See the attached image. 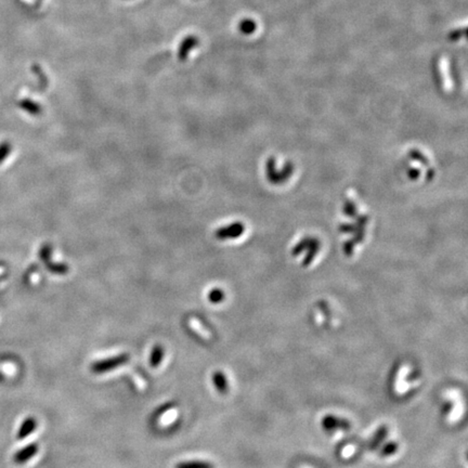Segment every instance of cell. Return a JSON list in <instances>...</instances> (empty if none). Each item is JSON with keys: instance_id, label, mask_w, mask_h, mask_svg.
Returning <instances> with one entry per match:
<instances>
[{"instance_id": "1", "label": "cell", "mask_w": 468, "mask_h": 468, "mask_svg": "<svg viewBox=\"0 0 468 468\" xmlns=\"http://www.w3.org/2000/svg\"><path fill=\"white\" fill-rule=\"evenodd\" d=\"M128 360H129V355H128V353H122L113 358H107V359L94 362L90 366V370L95 374H103L124 365L128 362Z\"/></svg>"}, {"instance_id": "2", "label": "cell", "mask_w": 468, "mask_h": 468, "mask_svg": "<svg viewBox=\"0 0 468 468\" xmlns=\"http://www.w3.org/2000/svg\"><path fill=\"white\" fill-rule=\"evenodd\" d=\"M199 43L198 38L195 35H189L187 37L183 39L179 46L178 49V58L180 61H186L187 58L189 57L190 52L195 49Z\"/></svg>"}, {"instance_id": "3", "label": "cell", "mask_w": 468, "mask_h": 468, "mask_svg": "<svg viewBox=\"0 0 468 468\" xmlns=\"http://www.w3.org/2000/svg\"><path fill=\"white\" fill-rule=\"evenodd\" d=\"M38 449H39L38 444H36V443H32V444L24 447L23 449L20 450V451H17L13 455L14 463L21 465V464L29 462L32 457H34L36 454L38 453Z\"/></svg>"}, {"instance_id": "4", "label": "cell", "mask_w": 468, "mask_h": 468, "mask_svg": "<svg viewBox=\"0 0 468 468\" xmlns=\"http://www.w3.org/2000/svg\"><path fill=\"white\" fill-rule=\"evenodd\" d=\"M243 230H244V228L241 224H233L228 227L218 229L215 235L218 240H229V238H233V237H237L238 235H241Z\"/></svg>"}, {"instance_id": "5", "label": "cell", "mask_w": 468, "mask_h": 468, "mask_svg": "<svg viewBox=\"0 0 468 468\" xmlns=\"http://www.w3.org/2000/svg\"><path fill=\"white\" fill-rule=\"evenodd\" d=\"M36 428H37V420L34 417H27L26 419H24L22 425L20 426L19 431H17V439L22 440L26 437H29L33 431L36 430Z\"/></svg>"}, {"instance_id": "6", "label": "cell", "mask_w": 468, "mask_h": 468, "mask_svg": "<svg viewBox=\"0 0 468 468\" xmlns=\"http://www.w3.org/2000/svg\"><path fill=\"white\" fill-rule=\"evenodd\" d=\"M323 426L326 428V429H347V428H349L350 427V424H349V421L346 420V419H343V418H338V417H334V416H326L324 419H323Z\"/></svg>"}, {"instance_id": "7", "label": "cell", "mask_w": 468, "mask_h": 468, "mask_svg": "<svg viewBox=\"0 0 468 468\" xmlns=\"http://www.w3.org/2000/svg\"><path fill=\"white\" fill-rule=\"evenodd\" d=\"M213 383H214V386L220 393L225 394L228 392L229 383H228L227 376L225 375L224 372H221V371L215 372L213 375Z\"/></svg>"}, {"instance_id": "8", "label": "cell", "mask_w": 468, "mask_h": 468, "mask_svg": "<svg viewBox=\"0 0 468 468\" xmlns=\"http://www.w3.org/2000/svg\"><path fill=\"white\" fill-rule=\"evenodd\" d=\"M19 106L31 115H39L42 111V107L39 103L35 102V101L30 99H23L22 101H20Z\"/></svg>"}, {"instance_id": "9", "label": "cell", "mask_w": 468, "mask_h": 468, "mask_svg": "<svg viewBox=\"0 0 468 468\" xmlns=\"http://www.w3.org/2000/svg\"><path fill=\"white\" fill-rule=\"evenodd\" d=\"M164 359V348L162 345L158 344L153 347L151 356H150V364L152 368H159Z\"/></svg>"}, {"instance_id": "10", "label": "cell", "mask_w": 468, "mask_h": 468, "mask_svg": "<svg viewBox=\"0 0 468 468\" xmlns=\"http://www.w3.org/2000/svg\"><path fill=\"white\" fill-rule=\"evenodd\" d=\"M257 30V24L252 19H244L238 23V31L244 35H251Z\"/></svg>"}, {"instance_id": "11", "label": "cell", "mask_w": 468, "mask_h": 468, "mask_svg": "<svg viewBox=\"0 0 468 468\" xmlns=\"http://www.w3.org/2000/svg\"><path fill=\"white\" fill-rule=\"evenodd\" d=\"M175 468H215V466L209 462L190 461V462L178 463Z\"/></svg>"}, {"instance_id": "12", "label": "cell", "mask_w": 468, "mask_h": 468, "mask_svg": "<svg viewBox=\"0 0 468 468\" xmlns=\"http://www.w3.org/2000/svg\"><path fill=\"white\" fill-rule=\"evenodd\" d=\"M12 152V145L10 142L4 141L0 143V164L4 163L8 158L9 155Z\"/></svg>"}, {"instance_id": "13", "label": "cell", "mask_w": 468, "mask_h": 468, "mask_svg": "<svg viewBox=\"0 0 468 468\" xmlns=\"http://www.w3.org/2000/svg\"><path fill=\"white\" fill-rule=\"evenodd\" d=\"M225 299V293L219 289V288H214L209 292L208 294V300L213 304H219Z\"/></svg>"}, {"instance_id": "14", "label": "cell", "mask_w": 468, "mask_h": 468, "mask_svg": "<svg viewBox=\"0 0 468 468\" xmlns=\"http://www.w3.org/2000/svg\"><path fill=\"white\" fill-rule=\"evenodd\" d=\"M387 435V428L386 427H382L377 433H376L374 439H373V441L371 443V449H375V448H377L381 442L383 441V440L385 439V437H386Z\"/></svg>"}, {"instance_id": "15", "label": "cell", "mask_w": 468, "mask_h": 468, "mask_svg": "<svg viewBox=\"0 0 468 468\" xmlns=\"http://www.w3.org/2000/svg\"><path fill=\"white\" fill-rule=\"evenodd\" d=\"M190 325H192V327H193V328H196L195 331H196L202 337H204V338H206V339L210 337V333L207 331L206 328H204L203 326H202V324L198 322L197 320L192 319V320L190 321Z\"/></svg>"}, {"instance_id": "16", "label": "cell", "mask_w": 468, "mask_h": 468, "mask_svg": "<svg viewBox=\"0 0 468 468\" xmlns=\"http://www.w3.org/2000/svg\"><path fill=\"white\" fill-rule=\"evenodd\" d=\"M465 34H466L465 27H463V29H457V30H454V31H452L451 33L449 34L448 39L451 40V41H457V40H460L462 37H464Z\"/></svg>"}, {"instance_id": "17", "label": "cell", "mask_w": 468, "mask_h": 468, "mask_svg": "<svg viewBox=\"0 0 468 468\" xmlns=\"http://www.w3.org/2000/svg\"><path fill=\"white\" fill-rule=\"evenodd\" d=\"M397 449H398V445H397L396 443H389L388 445L385 447V449L383 450L382 454H383L384 456H389V455H392L393 453H396Z\"/></svg>"}]
</instances>
